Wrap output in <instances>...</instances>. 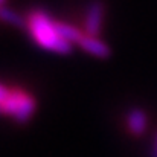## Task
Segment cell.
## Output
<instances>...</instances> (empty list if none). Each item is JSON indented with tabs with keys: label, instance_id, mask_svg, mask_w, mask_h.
I'll return each mask as SVG.
<instances>
[{
	"label": "cell",
	"instance_id": "cell-1",
	"mask_svg": "<svg viewBox=\"0 0 157 157\" xmlns=\"http://www.w3.org/2000/svg\"><path fill=\"white\" fill-rule=\"evenodd\" d=\"M28 28L32 38L41 48L48 51H53L56 53H63V55L72 51V44L58 34L55 21L46 12L32 11L28 17Z\"/></svg>",
	"mask_w": 157,
	"mask_h": 157
},
{
	"label": "cell",
	"instance_id": "cell-2",
	"mask_svg": "<svg viewBox=\"0 0 157 157\" xmlns=\"http://www.w3.org/2000/svg\"><path fill=\"white\" fill-rule=\"evenodd\" d=\"M0 111L12 116L17 122L25 124L35 111V99L21 89H12L0 104Z\"/></svg>",
	"mask_w": 157,
	"mask_h": 157
},
{
	"label": "cell",
	"instance_id": "cell-6",
	"mask_svg": "<svg viewBox=\"0 0 157 157\" xmlns=\"http://www.w3.org/2000/svg\"><path fill=\"white\" fill-rule=\"evenodd\" d=\"M55 26H56V31H58V34L66 40V41H69L70 44L72 43H81V40L84 38V32H81L78 28H75V26H72V25H67V23H61V21H55Z\"/></svg>",
	"mask_w": 157,
	"mask_h": 157
},
{
	"label": "cell",
	"instance_id": "cell-11",
	"mask_svg": "<svg viewBox=\"0 0 157 157\" xmlns=\"http://www.w3.org/2000/svg\"><path fill=\"white\" fill-rule=\"evenodd\" d=\"M0 8H2V6H0Z\"/></svg>",
	"mask_w": 157,
	"mask_h": 157
},
{
	"label": "cell",
	"instance_id": "cell-5",
	"mask_svg": "<svg viewBox=\"0 0 157 157\" xmlns=\"http://www.w3.org/2000/svg\"><path fill=\"white\" fill-rule=\"evenodd\" d=\"M147 114L139 110V108H133L128 111L127 114V125H128V130L139 136V134H144L145 133V128H147Z\"/></svg>",
	"mask_w": 157,
	"mask_h": 157
},
{
	"label": "cell",
	"instance_id": "cell-9",
	"mask_svg": "<svg viewBox=\"0 0 157 157\" xmlns=\"http://www.w3.org/2000/svg\"><path fill=\"white\" fill-rule=\"evenodd\" d=\"M151 157H157V137H156L154 145H153V150H151Z\"/></svg>",
	"mask_w": 157,
	"mask_h": 157
},
{
	"label": "cell",
	"instance_id": "cell-10",
	"mask_svg": "<svg viewBox=\"0 0 157 157\" xmlns=\"http://www.w3.org/2000/svg\"><path fill=\"white\" fill-rule=\"evenodd\" d=\"M3 3H5V0H0V6H2V5H3Z\"/></svg>",
	"mask_w": 157,
	"mask_h": 157
},
{
	"label": "cell",
	"instance_id": "cell-8",
	"mask_svg": "<svg viewBox=\"0 0 157 157\" xmlns=\"http://www.w3.org/2000/svg\"><path fill=\"white\" fill-rule=\"evenodd\" d=\"M8 93H9V90H8L5 86H2V84H0V104L5 101V98L8 96Z\"/></svg>",
	"mask_w": 157,
	"mask_h": 157
},
{
	"label": "cell",
	"instance_id": "cell-7",
	"mask_svg": "<svg viewBox=\"0 0 157 157\" xmlns=\"http://www.w3.org/2000/svg\"><path fill=\"white\" fill-rule=\"evenodd\" d=\"M0 20L9 23V25H14V26H23L25 25V20L14 11H11L9 8H0Z\"/></svg>",
	"mask_w": 157,
	"mask_h": 157
},
{
	"label": "cell",
	"instance_id": "cell-4",
	"mask_svg": "<svg viewBox=\"0 0 157 157\" xmlns=\"http://www.w3.org/2000/svg\"><path fill=\"white\" fill-rule=\"evenodd\" d=\"M79 46L84 49V51H87L89 53H92V55H95V56H99V58H107L108 55H110V48L105 44L102 40H99V38H96V37H92V35H84V38L81 40V43H79Z\"/></svg>",
	"mask_w": 157,
	"mask_h": 157
},
{
	"label": "cell",
	"instance_id": "cell-3",
	"mask_svg": "<svg viewBox=\"0 0 157 157\" xmlns=\"http://www.w3.org/2000/svg\"><path fill=\"white\" fill-rule=\"evenodd\" d=\"M102 15H104V5L99 0H93L87 8L86 15V32L87 35L96 37L101 31L102 25Z\"/></svg>",
	"mask_w": 157,
	"mask_h": 157
}]
</instances>
